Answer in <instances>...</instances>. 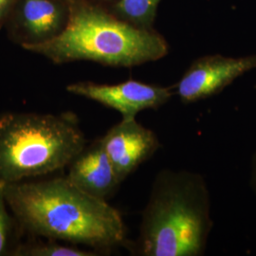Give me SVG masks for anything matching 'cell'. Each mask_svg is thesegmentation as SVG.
Returning a JSON list of instances; mask_svg holds the SVG:
<instances>
[{"label": "cell", "instance_id": "cell-14", "mask_svg": "<svg viewBox=\"0 0 256 256\" xmlns=\"http://www.w3.org/2000/svg\"><path fill=\"white\" fill-rule=\"evenodd\" d=\"M88 1H92L95 4H98L100 6H110V8H112L119 0H88Z\"/></svg>", "mask_w": 256, "mask_h": 256}, {"label": "cell", "instance_id": "cell-9", "mask_svg": "<svg viewBox=\"0 0 256 256\" xmlns=\"http://www.w3.org/2000/svg\"><path fill=\"white\" fill-rule=\"evenodd\" d=\"M21 16L23 26L36 42L55 36L63 18L59 6L50 0H25Z\"/></svg>", "mask_w": 256, "mask_h": 256}, {"label": "cell", "instance_id": "cell-4", "mask_svg": "<svg viewBox=\"0 0 256 256\" xmlns=\"http://www.w3.org/2000/svg\"><path fill=\"white\" fill-rule=\"evenodd\" d=\"M86 146L76 114L0 113V182H24L68 167Z\"/></svg>", "mask_w": 256, "mask_h": 256}, {"label": "cell", "instance_id": "cell-11", "mask_svg": "<svg viewBox=\"0 0 256 256\" xmlns=\"http://www.w3.org/2000/svg\"><path fill=\"white\" fill-rule=\"evenodd\" d=\"M101 254L94 250H82L76 245H64L61 241L32 236L21 242L14 256H95Z\"/></svg>", "mask_w": 256, "mask_h": 256}, {"label": "cell", "instance_id": "cell-2", "mask_svg": "<svg viewBox=\"0 0 256 256\" xmlns=\"http://www.w3.org/2000/svg\"><path fill=\"white\" fill-rule=\"evenodd\" d=\"M68 2L66 25L46 40L23 43L25 50L55 64L92 61L116 68L152 63L169 54V43L155 28L132 25L88 0Z\"/></svg>", "mask_w": 256, "mask_h": 256}, {"label": "cell", "instance_id": "cell-1", "mask_svg": "<svg viewBox=\"0 0 256 256\" xmlns=\"http://www.w3.org/2000/svg\"><path fill=\"white\" fill-rule=\"evenodd\" d=\"M5 194L24 234L30 236L82 245L100 254L128 247V229L119 210L66 176L8 183Z\"/></svg>", "mask_w": 256, "mask_h": 256}, {"label": "cell", "instance_id": "cell-3", "mask_svg": "<svg viewBox=\"0 0 256 256\" xmlns=\"http://www.w3.org/2000/svg\"><path fill=\"white\" fill-rule=\"evenodd\" d=\"M212 227L205 178L164 169L152 183L137 239L126 248L136 256H202Z\"/></svg>", "mask_w": 256, "mask_h": 256}, {"label": "cell", "instance_id": "cell-13", "mask_svg": "<svg viewBox=\"0 0 256 256\" xmlns=\"http://www.w3.org/2000/svg\"><path fill=\"white\" fill-rule=\"evenodd\" d=\"M250 184L252 191L256 194V151L252 158L250 164Z\"/></svg>", "mask_w": 256, "mask_h": 256}, {"label": "cell", "instance_id": "cell-7", "mask_svg": "<svg viewBox=\"0 0 256 256\" xmlns=\"http://www.w3.org/2000/svg\"><path fill=\"white\" fill-rule=\"evenodd\" d=\"M101 140L122 182L160 148L155 132L136 119H122Z\"/></svg>", "mask_w": 256, "mask_h": 256}, {"label": "cell", "instance_id": "cell-8", "mask_svg": "<svg viewBox=\"0 0 256 256\" xmlns=\"http://www.w3.org/2000/svg\"><path fill=\"white\" fill-rule=\"evenodd\" d=\"M68 167L66 176L70 182L104 200L110 198L122 183L102 146L101 138L86 146Z\"/></svg>", "mask_w": 256, "mask_h": 256}, {"label": "cell", "instance_id": "cell-5", "mask_svg": "<svg viewBox=\"0 0 256 256\" xmlns=\"http://www.w3.org/2000/svg\"><path fill=\"white\" fill-rule=\"evenodd\" d=\"M256 68V54L204 55L194 60L174 84V94L185 104L202 101L220 94L240 76Z\"/></svg>", "mask_w": 256, "mask_h": 256}, {"label": "cell", "instance_id": "cell-10", "mask_svg": "<svg viewBox=\"0 0 256 256\" xmlns=\"http://www.w3.org/2000/svg\"><path fill=\"white\" fill-rule=\"evenodd\" d=\"M162 0H119L110 12L137 27L154 28L158 9Z\"/></svg>", "mask_w": 256, "mask_h": 256}, {"label": "cell", "instance_id": "cell-15", "mask_svg": "<svg viewBox=\"0 0 256 256\" xmlns=\"http://www.w3.org/2000/svg\"><path fill=\"white\" fill-rule=\"evenodd\" d=\"M7 2H8V0H0V14H1V12L3 10V9L5 8Z\"/></svg>", "mask_w": 256, "mask_h": 256}, {"label": "cell", "instance_id": "cell-12", "mask_svg": "<svg viewBox=\"0 0 256 256\" xmlns=\"http://www.w3.org/2000/svg\"><path fill=\"white\" fill-rule=\"evenodd\" d=\"M23 234L18 220L8 206L5 183L0 182V256H14Z\"/></svg>", "mask_w": 256, "mask_h": 256}, {"label": "cell", "instance_id": "cell-6", "mask_svg": "<svg viewBox=\"0 0 256 256\" xmlns=\"http://www.w3.org/2000/svg\"><path fill=\"white\" fill-rule=\"evenodd\" d=\"M66 92L97 102L118 111L122 119H136L140 112L158 110L174 96V86H162L147 82L128 80L115 84L92 82L70 84Z\"/></svg>", "mask_w": 256, "mask_h": 256}]
</instances>
